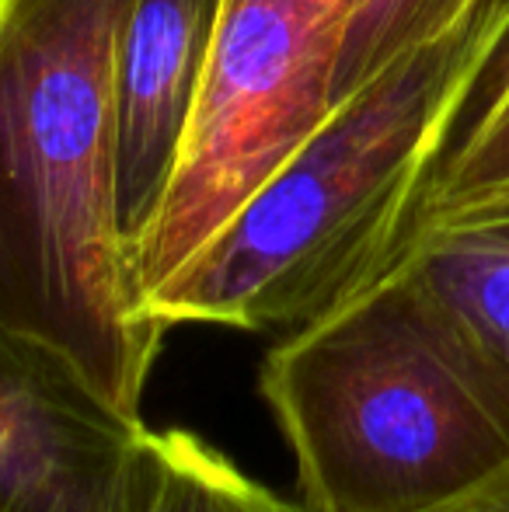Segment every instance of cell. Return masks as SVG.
I'll return each mask as SVG.
<instances>
[{"instance_id":"cell-1","label":"cell","mask_w":509,"mask_h":512,"mask_svg":"<svg viewBox=\"0 0 509 512\" xmlns=\"http://www.w3.org/2000/svg\"><path fill=\"white\" fill-rule=\"evenodd\" d=\"M133 0H0V324L143 422L164 324L116 196V49Z\"/></svg>"},{"instance_id":"cell-2","label":"cell","mask_w":509,"mask_h":512,"mask_svg":"<svg viewBox=\"0 0 509 512\" xmlns=\"http://www.w3.org/2000/svg\"><path fill=\"white\" fill-rule=\"evenodd\" d=\"M506 42L509 0H478L450 32L335 105L143 310L164 328L220 324L283 338L374 286Z\"/></svg>"},{"instance_id":"cell-3","label":"cell","mask_w":509,"mask_h":512,"mask_svg":"<svg viewBox=\"0 0 509 512\" xmlns=\"http://www.w3.org/2000/svg\"><path fill=\"white\" fill-rule=\"evenodd\" d=\"M258 391L307 512H433L509 471V370L401 265L279 338Z\"/></svg>"},{"instance_id":"cell-4","label":"cell","mask_w":509,"mask_h":512,"mask_svg":"<svg viewBox=\"0 0 509 512\" xmlns=\"http://www.w3.org/2000/svg\"><path fill=\"white\" fill-rule=\"evenodd\" d=\"M346 0H224L175 168L129 265L140 300L192 262L335 112Z\"/></svg>"},{"instance_id":"cell-5","label":"cell","mask_w":509,"mask_h":512,"mask_svg":"<svg viewBox=\"0 0 509 512\" xmlns=\"http://www.w3.org/2000/svg\"><path fill=\"white\" fill-rule=\"evenodd\" d=\"M143 425L0 324V512H123Z\"/></svg>"},{"instance_id":"cell-6","label":"cell","mask_w":509,"mask_h":512,"mask_svg":"<svg viewBox=\"0 0 509 512\" xmlns=\"http://www.w3.org/2000/svg\"><path fill=\"white\" fill-rule=\"evenodd\" d=\"M224 0H133L116 49V196L126 244L150 223L175 168Z\"/></svg>"},{"instance_id":"cell-7","label":"cell","mask_w":509,"mask_h":512,"mask_svg":"<svg viewBox=\"0 0 509 512\" xmlns=\"http://www.w3.org/2000/svg\"><path fill=\"white\" fill-rule=\"evenodd\" d=\"M394 265L509 370V185L412 227Z\"/></svg>"},{"instance_id":"cell-8","label":"cell","mask_w":509,"mask_h":512,"mask_svg":"<svg viewBox=\"0 0 509 512\" xmlns=\"http://www.w3.org/2000/svg\"><path fill=\"white\" fill-rule=\"evenodd\" d=\"M123 512H307L185 429L143 425Z\"/></svg>"},{"instance_id":"cell-9","label":"cell","mask_w":509,"mask_h":512,"mask_svg":"<svg viewBox=\"0 0 509 512\" xmlns=\"http://www.w3.org/2000/svg\"><path fill=\"white\" fill-rule=\"evenodd\" d=\"M478 0H346L335 63V105L387 74L398 60L440 39Z\"/></svg>"},{"instance_id":"cell-10","label":"cell","mask_w":509,"mask_h":512,"mask_svg":"<svg viewBox=\"0 0 509 512\" xmlns=\"http://www.w3.org/2000/svg\"><path fill=\"white\" fill-rule=\"evenodd\" d=\"M503 56H509V42ZM496 67V91L489 95L482 112L475 115V122L457 140H450L447 154L440 157L419 206H415L408 230L447 213V209L509 185V60H496Z\"/></svg>"},{"instance_id":"cell-11","label":"cell","mask_w":509,"mask_h":512,"mask_svg":"<svg viewBox=\"0 0 509 512\" xmlns=\"http://www.w3.org/2000/svg\"><path fill=\"white\" fill-rule=\"evenodd\" d=\"M433 512H509V471H503L496 481H489V485L475 488V492L464 495V499L450 502V506H443V509H433Z\"/></svg>"}]
</instances>
